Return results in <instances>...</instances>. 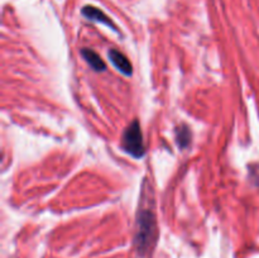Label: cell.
I'll list each match as a JSON object with an SVG mask.
<instances>
[{"mask_svg":"<svg viewBox=\"0 0 259 258\" xmlns=\"http://www.w3.org/2000/svg\"><path fill=\"white\" fill-rule=\"evenodd\" d=\"M121 143H123L124 151L128 152L134 158H142L144 156L146 149H144L143 134H142V129L138 121L136 120L129 124L123 134Z\"/></svg>","mask_w":259,"mask_h":258,"instance_id":"obj_2","label":"cell"},{"mask_svg":"<svg viewBox=\"0 0 259 258\" xmlns=\"http://www.w3.org/2000/svg\"><path fill=\"white\" fill-rule=\"evenodd\" d=\"M190 138H191V133H190L189 128L187 126H180L176 131V141L179 143L180 148H185V147L189 146Z\"/></svg>","mask_w":259,"mask_h":258,"instance_id":"obj_6","label":"cell"},{"mask_svg":"<svg viewBox=\"0 0 259 258\" xmlns=\"http://www.w3.org/2000/svg\"><path fill=\"white\" fill-rule=\"evenodd\" d=\"M109 58H110V62L120 71L121 73H124L125 76H132L133 73V67H132V63L129 62L128 58L123 55L121 52L116 50L109 51Z\"/></svg>","mask_w":259,"mask_h":258,"instance_id":"obj_3","label":"cell"},{"mask_svg":"<svg viewBox=\"0 0 259 258\" xmlns=\"http://www.w3.org/2000/svg\"><path fill=\"white\" fill-rule=\"evenodd\" d=\"M81 55H82V57L85 58L86 62L90 65V67L93 68L94 71L101 72V71H104L106 68L105 63H104V61L101 60L100 56H99L96 52H94L93 50H88V48H85V50L81 51Z\"/></svg>","mask_w":259,"mask_h":258,"instance_id":"obj_5","label":"cell"},{"mask_svg":"<svg viewBox=\"0 0 259 258\" xmlns=\"http://www.w3.org/2000/svg\"><path fill=\"white\" fill-rule=\"evenodd\" d=\"M137 224H138L136 237L137 247L141 252H146L147 249H149L152 242L154 240V237H156L157 225L154 212L151 209H146V207L141 209L138 212Z\"/></svg>","mask_w":259,"mask_h":258,"instance_id":"obj_1","label":"cell"},{"mask_svg":"<svg viewBox=\"0 0 259 258\" xmlns=\"http://www.w3.org/2000/svg\"><path fill=\"white\" fill-rule=\"evenodd\" d=\"M82 14L85 15L88 19H91V20H95V22H99V23H103V24L108 25L109 28H111V29L115 30V25H114V23L111 22L110 19H109L108 17H106L105 14H104L101 10L96 9V8L94 7H85L82 9Z\"/></svg>","mask_w":259,"mask_h":258,"instance_id":"obj_4","label":"cell"}]
</instances>
